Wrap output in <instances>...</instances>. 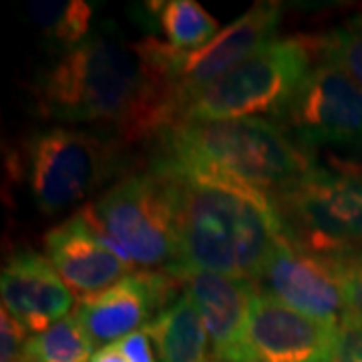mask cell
<instances>
[{
    "label": "cell",
    "instance_id": "6da1fadb",
    "mask_svg": "<svg viewBox=\"0 0 362 362\" xmlns=\"http://www.w3.org/2000/svg\"><path fill=\"white\" fill-rule=\"evenodd\" d=\"M173 54L156 37H89L37 75L35 109L52 121L95 125L127 145L157 137L177 117Z\"/></svg>",
    "mask_w": 362,
    "mask_h": 362
},
{
    "label": "cell",
    "instance_id": "7a4b0ae2",
    "mask_svg": "<svg viewBox=\"0 0 362 362\" xmlns=\"http://www.w3.org/2000/svg\"><path fill=\"white\" fill-rule=\"evenodd\" d=\"M180 189V264L256 282L286 240L274 197L204 165L157 156Z\"/></svg>",
    "mask_w": 362,
    "mask_h": 362
},
{
    "label": "cell",
    "instance_id": "3957f363",
    "mask_svg": "<svg viewBox=\"0 0 362 362\" xmlns=\"http://www.w3.org/2000/svg\"><path fill=\"white\" fill-rule=\"evenodd\" d=\"M157 156L204 165L264 194H284L316 168L310 149L264 117L180 121L157 135Z\"/></svg>",
    "mask_w": 362,
    "mask_h": 362
},
{
    "label": "cell",
    "instance_id": "277c9868",
    "mask_svg": "<svg viewBox=\"0 0 362 362\" xmlns=\"http://www.w3.org/2000/svg\"><path fill=\"white\" fill-rule=\"evenodd\" d=\"M93 228L131 266L173 272L180 264V189L169 168L153 157L147 168L113 181L83 207Z\"/></svg>",
    "mask_w": 362,
    "mask_h": 362
},
{
    "label": "cell",
    "instance_id": "5b68a950",
    "mask_svg": "<svg viewBox=\"0 0 362 362\" xmlns=\"http://www.w3.org/2000/svg\"><path fill=\"white\" fill-rule=\"evenodd\" d=\"M125 147L127 143L109 131L54 125L23 143L18 168L37 209L54 216L123 173Z\"/></svg>",
    "mask_w": 362,
    "mask_h": 362
},
{
    "label": "cell",
    "instance_id": "8992f818",
    "mask_svg": "<svg viewBox=\"0 0 362 362\" xmlns=\"http://www.w3.org/2000/svg\"><path fill=\"white\" fill-rule=\"evenodd\" d=\"M316 59L320 61L318 37L274 39L242 65L187 97L173 123L280 117Z\"/></svg>",
    "mask_w": 362,
    "mask_h": 362
},
{
    "label": "cell",
    "instance_id": "52a82bcc",
    "mask_svg": "<svg viewBox=\"0 0 362 362\" xmlns=\"http://www.w3.org/2000/svg\"><path fill=\"white\" fill-rule=\"evenodd\" d=\"M294 246L320 256L362 247V168H316L274 197Z\"/></svg>",
    "mask_w": 362,
    "mask_h": 362
},
{
    "label": "cell",
    "instance_id": "ba28073f",
    "mask_svg": "<svg viewBox=\"0 0 362 362\" xmlns=\"http://www.w3.org/2000/svg\"><path fill=\"white\" fill-rule=\"evenodd\" d=\"M304 147H362V87L330 63L318 61L278 117Z\"/></svg>",
    "mask_w": 362,
    "mask_h": 362
},
{
    "label": "cell",
    "instance_id": "9c48e42d",
    "mask_svg": "<svg viewBox=\"0 0 362 362\" xmlns=\"http://www.w3.org/2000/svg\"><path fill=\"white\" fill-rule=\"evenodd\" d=\"M282 18L280 2H258L220 30L202 49L192 52L175 51L173 54V89L181 103L194 93L218 81L232 69L242 65L252 54L270 45Z\"/></svg>",
    "mask_w": 362,
    "mask_h": 362
},
{
    "label": "cell",
    "instance_id": "30bf717a",
    "mask_svg": "<svg viewBox=\"0 0 362 362\" xmlns=\"http://www.w3.org/2000/svg\"><path fill=\"white\" fill-rule=\"evenodd\" d=\"M180 278L169 272H131L95 296L83 298L75 316L95 346H109L145 328L175 300Z\"/></svg>",
    "mask_w": 362,
    "mask_h": 362
},
{
    "label": "cell",
    "instance_id": "8fae6325",
    "mask_svg": "<svg viewBox=\"0 0 362 362\" xmlns=\"http://www.w3.org/2000/svg\"><path fill=\"white\" fill-rule=\"evenodd\" d=\"M254 284L259 292L316 320L340 324L346 316L332 258L294 246L288 238L274 250Z\"/></svg>",
    "mask_w": 362,
    "mask_h": 362
},
{
    "label": "cell",
    "instance_id": "7c38bea8",
    "mask_svg": "<svg viewBox=\"0 0 362 362\" xmlns=\"http://www.w3.org/2000/svg\"><path fill=\"white\" fill-rule=\"evenodd\" d=\"M337 338L338 324L310 318L256 290L247 318L256 362H332Z\"/></svg>",
    "mask_w": 362,
    "mask_h": 362
},
{
    "label": "cell",
    "instance_id": "4fadbf2b",
    "mask_svg": "<svg viewBox=\"0 0 362 362\" xmlns=\"http://www.w3.org/2000/svg\"><path fill=\"white\" fill-rule=\"evenodd\" d=\"M173 276V274H171ZM206 324L211 358L218 362H256L247 344V318L256 284L216 272L175 274Z\"/></svg>",
    "mask_w": 362,
    "mask_h": 362
},
{
    "label": "cell",
    "instance_id": "5bb4252c",
    "mask_svg": "<svg viewBox=\"0 0 362 362\" xmlns=\"http://www.w3.org/2000/svg\"><path fill=\"white\" fill-rule=\"evenodd\" d=\"M42 246L52 268L81 300L103 292L131 274L129 262L97 233L83 209L51 228Z\"/></svg>",
    "mask_w": 362,
    "mask_h": 362
},
{
    "label": "cell",
    "instance_id": "9a60e30c",
    "mask_svg": "<svg viewBox=\"0 0 362 362\" xmlns=\"http://www.w3.org/2000/svg\"><path fill=\"white\" fill-rule=\"evenodd\" d=\"M0 294L2 308L33 334L66 318L75 306L71 288L47 256H40L33 247H18L4 262Z\"/></svg>",
    "mask_w": 362,
    "mask_h": 362
},
{
    "label": "cell",
    "instance_id": "2e32d148",
    "mask_svg": "<svg viewBox=\"0 0 362 362\" xmlns=\"http://www.w3.org/2000/svg\"><path fill=\"white\" fill-rule=\"evenodd\" d=\"M157 350V362H211L209 334L187 294L177 296L145 326Z\"/></svg>",
    "mask_w": 362,
    "mask_h": 362
},
{
    "label": "cell",
    "instance_id": "e0dca14e",
    "mask_svg": "<svg viewBox=\"0 0 362 362\" xmlns=\"http://www.w3.org/2000/svg\"><path fill=\"white\" fill-rule=\"evenodd\" d=\"M145 11L165 42L180 52L197 51L220 33L218 21L195 0L147 2Z\"/></svg>",
    "mask_w": 362,
    "mask_h": 362
},
{
    "label": "cell",
    "instance_id": "ac0fdd59",
    "mask_svg": "<svg viewBox=\"0 0 362 362\" xmlns=\"http://www.w3.org/2000/svg\"><path fill=\"white\" fill-rule=\"evenodd\" d=\"M26 14L51 47L71 51L89 37L93 6L83 0H30Z\"/></svg>",
    "mask_w": 362,
    "mask_h": 362
},
{
    "label": "cell",
    "instance_id": "d6986e66",
    "mask_svg": "<svg viewBox=\"0 0 362 362\" xmlns=\"http://www.w3.org/2000/svg\"><path fill=\"white\" fill-rule=\"evenodd\" d=\"M93 342L77 316H66L26 340L23 362H90Z\"/></svg>",
    "mask_w": 362,
    "mask_h": 362
},
{
    "label": "cell",
    "instance_id": "ffe728a7",
    "mask_svg": "<svg viewBox=\"0 0 362 362\" xmlns=\"http://www.w3.org/2000/svg\"><path fill=\"white\" fill-rule=\"evenodd\" d=\"M318 54L362 87V14L318 37Z\"/></svg>",
    "mask_w": 362,
    "mask_h": 362
},
{
    "label": "cell",
    "instance_id": "44dd1931",
    "mask_svg": "<svg viewBox=\"0 0 362 362\" xmlns=\"http://www.w3.org/2000/svg\"><path fill=\"white\" fill-rule=\"evenodd\" d=\"M337 266L346 312L362 316V247L330 256Z\"/></svg>",
    "mask_w": 362,
    "mask_h": 362
},
{
    "label": "cell",
    "instance_id": "7402d4cb",
    "mask_svg": "<svg viewBox=\"0 0 362 362\" xmlns=\"http://www.w3.org/2000/svg\"><path fill=\"white\" fill-rule=\"evenodd\" d=\"M332 362H362V316L346 312L340 320Z\"/></svg>",
    "mask_w": 362,
    "mask_h": 362
},
{
    "label": "cell",
    "instance_id": "603a6c76",
    "mask_svg": "<svg viewBox=\"0 0 362 362\" xmlns=\"http://www.w3.org/2000/svg\"><path fill=\"white\" fill-rule=\"evenodd\" d=\"M26 330L2 308L0 316V362H23L26 344Z\"/></svg>",
    "mask_w": 362,
    "mask_h": 362
},
{
    "label": "cell",
    "instance_id": "cb8c5ba5",
    "mask_svg": "<svg viewBox=\"0 0 362 362\" xmlns=\"http://www.w3.org/2000/svg\"><path fill=\"white\" fill-rule=\"evenodd\" d=\"M117 344L125 354L127 362H157L156 354H153V340L147 334L145 328L133 332L129 337L121 338Z\"/></svg>",
    "mask_w": 362,
    "mask_h": 362
},
{
    "label": "cell",
    "instance_id": "d4e9b609",
    "mask_svg": "<svg viewBox=\"0 0 362 362\" xmlns=\"http://www.w3.org/2000/svg\"><path fill=\"white\" fill-rule=\"evenodd\" d=\"M90 362H127V358H125V354L121 352L119 344L115 342V344H109V346L97 350L93 354Z\"/></svg>",
    "mask_w": 362,
    "mask_h": 362
},
{
    "label": "cell",
    "instance_id": "484cf974",
    "mask_svg": "<svg viewBox=\"0 0 362 362\" xmlns=\"http://www.w3.org/2000/svg\"><path fill=\"white\" fill-rule=\"evenodd\" d=\"M211 362H218V361H211Z\"/></svg>",
    "mask_w": 362,
    "mask_h": 362
}]
</instances>
